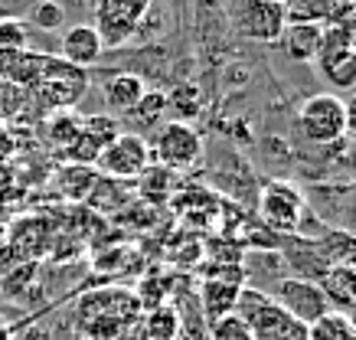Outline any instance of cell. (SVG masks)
Returning a JSON list of instances; mask_svg holds the SVG:
<instances>
[{"instance_id": "1", "label": "cell", "mask_w": 356, "mask_h": 340, "mask_svg": "<svg viewBox=\"0 0 356 340\" xmlns=\"http://www.w3.org/2000/svg\"><path fill=\"white\" fill-rule=\"evenodd\" d=\"M138 314H144L134 298V288H92L79 298L76 324L86 340H121L134 327Z\"/></svg>"}, {"instance_id": "2", "label": "cell", "mask_w": 356, "mask_h": 340, "mask_svg": "<svg viewBox=\"0 0 356 340\" xmlns=\"http://www.w3.org/2000/svg\"><path fill=\"white\" fill-rule=\"evenodd\" d=\"M236 314L252 330V340H307V324L291 318L275 298L255 288H242Z\"/></svg>"}, {"instance_id": "3", "label": "cell", "mask_w": 356, "mask_h": 340, "mask_svg": "<svg viewBox=\"0 0 356 340\" xmlns=\"http://www.w3.org/2000/svg\"><path fill=\"white\" fill-rule=\"evenodd\" d=\"M147 147H151L154 164L180 174V170H190L200 161L203 138H200V131H196L190 121H163V124L154 128V141Z\"/></svg>"}, {"instance_id": "4", "label": "cell", "mask_w": 356, "mask_h": 340, "mask_svg": "<svg viewBox=\"0 0 356 340\" xmlns=\"http://www.w3.org/2000/svg\"><path fill=\"white\" fill-rule=\"evenodd\" d=\"M298 128L311 144H337L346 138V111L343 99H337L330 92L311 95L298 108Z\"/></svg>"}, {"instance_id": "5", "label": "cell", "mask_w": 356, "mask_h": 340, "mask_svg": "<svg viewBox=\"0 0 356 340\" xmlns=\"http://www.w3.org/2000/svg\"><path fill=\"white\" fill-rule=\"evenodd\" d=\"M86 88H88L86 69H76V66H69V63H63L59 56H49L43 69V79L36 82L33 92L43 99L46 108L72 111V105L86 95Z\"/></svg>"}, {"instance_id": "6", "label": "cell", "mask_w": 356, "mask_h": 340, "mask_svg": "<svg viewBox=\"0 0 356 340\" xmlns=\"http://www.w3.org/2000/svg\"><path fill=\"white\" fill-rule=\"evenodd\" d=\"M259 216L265 222V229L294 232L304 216V193L291 180H265L259 197Z\"/></svg>"}, {"instance_id": "7", "label": "cell", "mask_w": 356, "mask_h": 340, "mask_svg": "<svg viewBox=\"0 0 356 340\" xmlns=\"http://www.w3.org/2000/svg\"><path fill=\"white\" fill-rule=\"evenodd\" d=\"M95 10V26L105 46L128 43L134 30L140 26L144 13L151 10V0H92Z\"/></svg>"}, {"instance_id": "8", "label": "cell", "mask_w": 356, "mask_h": 340, "mask_svg": "<svg viewBox=\"0 0 356 340\" xmlns=\"http://www.w3.org/2000/svg\"><path fill=\"white\" fill-rule=\"evenodd\" d=\"M151 164V147L138 131H121L111 144L102 147L95 161L98 174L111 177V180H138V174Z\"/></svg>"}, {"instance_id": "9", "label": "cell", "mask_w": 356, "mask_h": 340, "mask_svg": "<svg viewBox=\"0 0 356 340\" xmlns=\"http://www.w3.org/2000/svg\"><path fill=\"white\" fill-rule=\"evenodd\" d=\"M236 23L238 33L255 43H278L288 26V13H284V3H275V0H245Z\"/></svg>"}, {"instance_id": "10", "label": "cell", "mask_w": 356, "mask_h": 340, "mask_svg": "<svg viewBox=\"0 0 356 340\" xmlns=\"http://www.w3.org/2000/svg\"><path fill=\"white\" fill-rule=\"evenodd\" d=\"M324 79L334 88H356V49L346 43L343 33L327 30L324 26V40H321V53L314 59Z\"/></svg>"}, {"instance_id": "11", "label": "cell", "mask_w": 356, "mask_h": 340, "mask_svg": "<svg viewBox=\"0 0 356 340\" xmlns=\"http://www.w3.org/2000/svg\"><path fill=\"white\" fill-rule=\"evenodd\" d=\"M275 301L291 318L304 321V324H314L321 314L330 311L324 295H321V288H317V282H311V278H281L278 291H275Z\"/></svg>"}, {"instance_id": "12", "label": "cell", "mask_w": 356, "mask_h": 340, "mask_svg": "<svg viewBox=\"0 0 356 340\" xmlns=\"http://www.w3.org/2000/svg\"><path fill=\"white\" fill-rule=\"evenodd\" d=\"M105 53V43H102V36L92 23H76V26H69L59 40V59L69 63V66L76 69H86V66H95L98 59Z\"/></svg>"}, {"instance_id": "13", "label": "cell", "mask_w": 356, "mask_h": 340, "mask_svg": "<svg viewBox=\"0 0 356 340\" xmlns=\"http://www.w3.org/2000/svg\"><path fill=\"white\" fill-rule=\"evenodd\" d=\"M317 288H321L327 307L343 314L346 307L356 301V265L353 262L327 265L324 275H321V282H317Z\"/></svg>"}, {"instance_id": "14", "label": "cell", "mask_w": 356, "mask_h": 340, "mask_svg": "<svg viewBox=\"0 0 356 340\" xmlns=\"http://www.w3.org/2000/svg\"><path fill=\"white\" fill-rule=\"evenodd\" d=\"M46 53L36 49H13V53H0V79L17 88H36L46 69Z\"/></svg>"}, {"instance_id": "15", "label": "cell", "mask_w": 356, "mask_h": 340, "mask_svg": "<svg viewBox=\"0 0 356 340\" xmlns=\"http://www.w3.org/2000/svg\"><path fill=\"white\" fill-rule=\"evenodd\" d=\"M7 245L13 249L17 259H40V255L53 245V236H49L46 220H40V216H23V220L13 222Z\"/></svg>"}, {"instance_id": "16", "label": "cell", "mask_w": 356, "mask_h": 340, "mask_svg": "<svg viewBox=\"0 0 356 340\" xmlns=\"http://www.w3.org/2000/svg\"><path fill=\"white\" fill-rule=\"evenodd\" d=\"M321 40H324L321 23H288L278 43L284 46V56L294 63H314L321 53Z\"/></svg>"}, {"instance_id": "17", "label": "cell", "mask_w": 356, "mask_h": 340, "mask_svg": "<svg viewBox=\"0 0 356 340\" xmlns=\"http://www.w3.org/2000/svg\"><path fill=\"white\" fill-rule=\"evenodd\" d=\"M242 288L245 285H236V282H226V278H203V285H200V307H203V314L209 321L236 314Z\"/></svg>"}, {"instance_id": "18", "label": "cell", "mask_w": 356, "mask_h": 340, "mask_svg": "<svg viewBox=\"0 0 356 340\" xmlns=\"http://www.w3.org/2000/svg\"><path fill=\"white\" fill-rule=\"evenodd\" d=\"M177 193V174L167 170L161 164H147L138 174V197L140 203H151V207H163L167 200Z\"/></svg>"}, {"instance_id": "19", "label": "cell", "mask_w": 356, "mask_h": 340, "mask_svg": "<svg viewBox=\"0 0 356 340\" xmlns=\"http://www.w3.org/2000/svg\"><path fill=\"white\" fill-rule=\"evenodd\" d=\"M140 334H144V340H180V334H184L180 307L167 301V305H157L151 311H144Z\"/></svg>"}, {"instance_id": "20", "label": "cell", "mask_w": 356, "mask_h": 340, "mask_svg": "<svg viewBox=\"0 0 356 340\" xmlns=\"http://www.w3.org/2000/svg\"><path fill=\"white\" fill-rule=\"evenodd\" d=\"M102 92H105V105H108V108L128 115L140 102V95L147 92V86H144V79H140L138 72H118V76H111L108 82H105Z\"/></svg>"}, {"instance_id": "21", "label": "cell", "mask_w": 356, "mask_h": 340, "mask_svg": "<svg viewBox=\"0 0 356 340\" xmlns=\"http://www.w3.org/2000/svg\"><path fill=\"white\" fill-rule=\"evenodd\" d=\"M56 180H59L63 197L82 203V200H88V193L95 190L98 170H95V167H86V164H65L63 170H59V177H56Z\"/></svg>"}, {"instance_id": "22", "label": "cell", "mask_w": 356, "mask_h": 340, "mask_svg": "<svg viewBox=\"0 0 356 340\" xmlns=\"http://www.w3.org/2000/svg\"><path fill=\"white\" fill-rule=\"evenodd\" d=\"M307 340H356V330L346 321V314L327 311L314 324H307Z\"/></svg>"}, {"instance_id": "23", "label": "cell", "mask_w": 356, "mask_h": 340, "mask_svg": "<svg viewBox=\"0 0 356 340\" xmlns=\"http://www.w3.org/2000/svg\"><path fill=\"white\" fill-rule=\"evenodd\" d=\"M167 108H170L167 95L157 92V88H147V92L140 95V102L128 111V115H131V121H134V128H157Z\"/></svg>"}, {"instance_id": "24", "label": "cell", "mask_w": 356, "mask_h": 340, "mask_svg": "<svg viewBox=\"0 0 356 340\" xmlns=\"http://www.w3.org/2000/svg\"><path fill=\"white\" fill-rule=\"evenodd\" d=\"M337 0H284V13L288 23H321L330 17Z\"/></svg>"}, {"instance_id": "25", "label": "cell", "mask_w": 356, "mask_h": 340, "mask_svg": "<svg viewBox=\"0 0 356 340\" xmlns=\"http://www.w3.org/2000/svg\"><path fill=\"white\" fill-rule=\"evenodd\" d=\"M46 131H49V141H53L59 151H65V147L82 134V118L72 115V111H56L53 118H49V124H46Z\"/></svg>"}, {"instance_id": "26", "label": "cell", "mask_w": 356, "mask_h": 340, "mask_svg": "<svg viewBox=\"0 0 356 340\" xmlns=\"http://www.w3.org/2000/svg\"><path fill=\"white\" fill-rule=\"evenodd\" d=\"M327 30H337V33L346 36V43L356 49V0H337L330 17L324 20Z\"/></svg>"}, {"instance_id": "27", "label": "cell", "mask_w": 356, "mask_h": 340, "mask_svg": "<svg viewBox=\"0 0 356 340\" xmlns=\"http://www.w3.org/2000/svg\"><path fill=\"white\" fill-rule=\"evenodd\" d=\"M82 134L92 144H98V151H102L105 144H111L121 134V124L108 115H88V118H82Z\"/></svg>"}, {"instance_id": "28", "label": "cell", "mask_w": 356, "mask_h": 340, "mask_svg": "<svg viewBox=\"0 0 356 340\" xmlns=\"http://www.w3.org/2000/svg\"><path fill=\"white\" fill-rule=\"evenodd\" d=\"M206 340H252V330L245 327V321L238 314H226V318L209 321Z\"/></svg>"}, {"instance_id": "29", "label": "cell", "mask_w": 356, "mask_h": 340, "mask_svg": "<svg viewBox=\"0 0 356 340\" xmlns=\"http://www.w3.org/2000/svg\"><path fill=\"white\" fill-rule=\"evenodd\" d=\"M30 23L36 30H46V33H53L65 23V10L56 3V0H36L30 10Z\"/></svg>"}, {"instance_id": "30", "label": "cell", "mask_w": 356, "mask_h": 340, "mask_svg": "<svg viewBox=\"0 0 356 340\" xmlns=\"http://www.w3.org/2000/svg\"><path fill=\"white\" fill-rule=\"evenodd\" d=\"M26 49V23L20 20H0V53Z\"/></svg>"}, {"instance_id": "31", "label": "cell", "mask_w": 356, "mask_h": 340, "mask_svg": "<svg viewBox=\"0 0 356 340\" xmlns=\"http://www.w3.org/2000/svg\"><path fill=\"white\" fill-rule=\"evenodd\" d=\"M343 111H346V134L356 141V92L343 102Z\"/></svg>"}, {"instance_id": "32", "label": "cell", "mask_w": 356, "mask_h": 340, "mask_svg": "<svg viewBox=\"0 0 356 340\" xmlns=\"http://www.w3.org/2000/svg\"><path fill=\"white\" fill-rule=\"evenodd\" d=\"M346 164H350V174L356 177V141H353V147H350V157H346Z\"/></svg>"}, {"instance_id": "33", "label": "cell", "mask_w": 356, "mask_h": 340, "mask_svg": "<svg viewBox=\"0 0 356 340\" xmlns=\"http://www.w3.org/2000/svg\"><path fill=\"white\" fill-rule=\"evenodd\" d=\"M343 314H346V321H350V324H353V330H356V301H353L350 307H346Z\"/></svg>"}, {"instance_id": "34", "label": "cell", "mask_w": 356, "mask_h": 340, "mask_svg": "<svg viewBox=\"0 0 356 340\" xmlns=\"http://www.w3.org/2000/svg\"><path fill=\"white\" fill-rule=\"evenodd\" d=\"M275 3H284V0H275Z\"/></svg>"}]
</instances>
